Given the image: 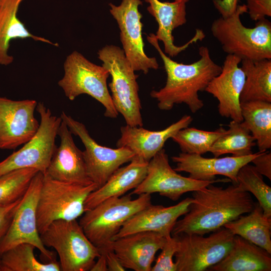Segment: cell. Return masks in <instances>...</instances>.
<instances>
[{"label": "cell", "instance_id": "d6986e66", "mask_svg": "<svg viewBox=\"0 0 271 271\" xmlns=\"http://www.w3.org/2000/svg\"><path fill=\"white\" fill-rule=\"evenodd\" d=\"M190 0H175L172 2L159 0H145L149 4L147 11L158 24L155 34L158 41L164 45V51L169 57H175L185 50L190 45L202 41L205 37L204 32L196 29L193 37L185 44L178 46L174 44V30L185 24L186 19V4Z\"/></svg>", "mask_w": 271, "mask_h": 271}, {"label": "cell", "instance_id": "277c9868", "mask_svg": "<svg viewBox=\"0 0 271 271\" xmlns=\"http://www.w3.org/2000/svg\"><path fill=\"white\" fill-rule=\"evenodd\" d=\"M151 204V196L142 194L112 197L84 212L79 222L86 236L99 250L104 249L132 216Z\"/></svg>", "mask_w": 271, "mask_h": 271}, {"label": "cell", "instance_id": "9a60e30c", "mask_svg": "<svg viewBox=\"0 0 271 271\" xmlns=\"http://www.w3.org/2000/svg\"><path fill=\"white\" fill-rule=\"evenodd\" d=\"M37 104L0 96V149H16L35 134L40 125L34 116Z\"/></svg>", "mask_w": 271, "mask_h": 271}, {"label": "cell", "instance_id": "4fadbf2b", "mask_svg": "<svg viewBox=\"0 0 271 271\" xmlns=\"http://www.w3.org/2000/svg\"><path fill=\"white\" fill-rule=\"evenodd\" d=\"M228 181H230L229 179L203 181L183 176L171 167L168 156L162 149L148 162L145 178L129 194L158 193L175 201L184 193L201 189L211 184Z\"/></svg>", "mask_w": 271, "mask_h": 271}, {"label": "cell", "instance_id": "ba28073f", "mask_svg": "<svg viewBox=\"0 0 271 271\" xmlns=\"http://www.w3.org/2000/svg\"><path fill=\"white\" fill-rule=\"evenodd\" d=\"M64 70V76L58 84L70 100L81 94H87L105 107V116L112 118L117 116L118 113L107 88V79L110 74L106 68L74 51L67 56Z\"/></svg>", "mask_w": 271, "mask_h": 271}, {"label": "cell", "instance_id": "ac0fdd59", "mask_svg": "<svg viewBox=\"0 0 271 271\" xmlns=\"http://www.w3.org/2000/svg\"><path fill=\"white\" fill-rule=\"evenodd\" d=\"M166 239L167 237L157 232H139L114 239L102 250L113 251L125 268L151 271L155 254Z\"/></svg>", "mask_w": 271, "mask_h": 271}, {"label": "cell", "instance_id": "f546056e", "mask_svg": "<svg viewBox=\"0 0 271 271\" xmlns=\"http://www.w3.org/2000/svg\"><path fill=\"white\" fill-rule=\"evenodd\" d=\"M229 129L220 137L210 149L214 157L231 154L234 156H244L252 154V148L256 145L250 131L242 122L232 120Z\"/></svg>", "mask_w": 271, "mask_h": 271}, {"label": "cell", "instance_id": "1f68e13d", "mask_svg": "<svg viewBox=\"0 0 271 271\" xmlns=\"http://www.w3.org/2000/svg\"><path fill=\"white\" fill-rule=\"evenodd\" d=\"M39 172L35 168L14 170L0 176V206L11 204L21 199L31 182Z\"/></svg>", "mask_w": 271, "mask_h": 271}, {"label": "cell", "instance_id": "4dcf8cb0", "mask_svg": "<svg viewBox=\"0 0 271 271\" xmlns=\"http://www.w3.org/2000/svg\"><path fill=\"white\" fill-rule=\"evenodd\" d=\"M226 131L222 127L215 131L187 127L179 130L171 139L179 145L182 152L201 155L209 152L215 141Z\"/></svg>", "mask_w": 271, "mask_h": 271}, {"label": "cell", "instance_id": "83f0119b", "mask_svg": "<svg viewBox=\"0 0 271 271\" xmlns=\"http://www.w3.org/2000/svg\"><path fill=\"white\" fill-rule=\"evenodd\" d=\"M242 122L250 131L259 152L271 148V102H240Z\"/></svg>", "mask_w": 271, "mask_h": 271}, {"label": "cell", "instance_id": "d6a6232c", "mask_svg": "<svg viewBox=\"0 0 271 271\" xmlns=\"http://www.w3.org/2000/svg\"><path fill=\"white\" fill-rule=\"evenodd\" d=\"M237 185L244 191L251 193L257 199L263 213L271 218V188L254 166L246 164L238 171Z\"/></svg>", "mask_w": 271, "mask_h": 271}, {"label": "cell", "instance_id": "e0dca14e", "mask_svg": "<svg viewBox=\"0 0 271 271\" xmlns=\"http://www.w3.org/2000/svg\"><path fill=\"white\" fill-rule=\"evenodd\" d=\"M259 153V151L244 156L207 158L201 155L182 152L171 158L176 164L174 169L177 172L189 173V177L192 179L210 181L214 180L216 175H222L229 179L233 184L237 185V175L239 170L251 163Z\"/></svg>", "mask_w": 271, "mask_h": 271}, {"label": "cell", "instance_id": "7c38bea8", "mask_svg": "<svg viewBox=\"0 0 271 271\" xmlns=\"http://www.w3.org/2000/svg\"><path fill=\"white\" fill-rule=\"evenodd\" d=\"M43 178V174L39 171L32 179L0 243V255L19 244L28 243L35 246L49 261L56 259L54 252L43 244L37 227V207Z\"/></svg>", "mask_w": 271, "mask_h": 271}, {"label": "cell", "instance_id": "603a6c76", "mask_svg": "<svg viewBox=\"0 0 271 271\" xmlns=\"http://www.w3.org/2000/svg\"><path fill=\"white\" fill-rule=\"evenodd\" d=\"M148 162L135 156L128 165L117 169L104 184L90 193L84 203V211L137 188L146 177Z\"/></svg>", "mask_w": 271, "mask_h": 271}, {"label": "cell", "instance_id": "6da1fadb", "mask_svg": "<svg viewBox=\"0 0 271 271\" xmlns=\"http://www.w3.org/2000/svg\"><path fill=\"white\" fill-rule=\"evenodd\" d=\"M192 193L189 210L176 221L172 235L213 232L250 212L255 204L250 193L237 184L223 188L211 184Z\"/></svg>", "mask_w": 271, "mask_h": 271}, {"label": "cell", "instance_id": "ffe728a7", "mask_svg": "<svg viewBox=\"0 0 271 271\" xmlns=\"http://www.w3.org/2000/svg\"><path fill=\"white\" fill-rule=\"evenodd\" d=\"M57 134L60 144L56 147L45 174L65 182L83 185L93 183L88 175L82 151L76 146L72 133L62 120Z\"/></svg>", "mask_w": 271, "mask_h": 271}, {"label": "cell", "instance_id": "9c48e42d", "mask_svg": "<svg viewBox=\"0 0 271 271\" xmlns=\"http://www.w3.org/2000/svg\"><path fill=\"white\" fill-rule=\"evenodd\" d=\"M40 116L39 128L22 148L0 162V176L24 168H35L45 174L57 147L55 140L62 119L52 114L43 102L36 108Z\"/></svg>", "mask_w": 271, "mask_h": 271}, {"label": "cell", "instance_id": "8d00e7d4", "mask_svg": "<svg viewBox=\"0 0 271 271\" xmlns=\"http://www.w3.org/2000/svg\"><path fill=\"white\" fill-rule=\"evenodd\" d=\"M256 170L262 176L271 180V153L260 152L259 154L251 162Z\"/></svg>", "mask_w": 271, "mask_h": 271}, {"label": "cell", "instance_id": "d590c367", "mask_svg": "<svg viewBox=\"0 0 271 271\" xmlns=\"http://www.w3.org/2000/svg\"><path fill=\"white\" fill-rule=\"evenodd\" d=\"M22 198L11 204L0 206V243L10 226Z\"/></svg>", "mask_w": 271, "mask_h": 271}, {"label": "cell", "instance_id": "52a82bcc", "mask_svg": "<svg viewBox=\"0 0 271 271\" xmlns=\"http://www.w3.org/2000/svg\"><path fill=\"white\" fill-rule=\"evenodd\" d=\"M43 244L58 254L61 270H90L100 253L77 220L53 221L41 234Z\"/></svg>", "mask_w": 271, "mask_h": 271}, {"label": "cell", "instance_id": "3957f363", "mask_svg": "<svg viewBox=\"0 0 271 271\" xmlns=\"http://www.w3.org/2000/svg\"><path fill=\"white\" fill-rule=\"evenodd\" d=\"M247 13L246 5H238L227 17H221L212 23V35L228 54L242 60L271 59V23L266 19L256 22L253 28L244 26L240 16Z\"/></svg>", "mask_w": 271, "mask_h": 271}, {"label": "cell", "instance_id": "d4e9b609", "mask_svg": "<svg viewBox=\"0 0 271 271\" xmlns=\"http://www.w3.org/2000/svg\"><path fill=\"white\" fill-rule=\"evenodd\" d=\"M25 0H0V64H11L14 57L8 53L10 42L15 39L31 38L58 47V43L31 33L20 20L17 14L20 5Z\"/></svg>", "mask_w": 271, "mask_h": 271}, {"label": "cell", "instance_id": "2e32d148", "mask_svg": "<svg viewBox=\"0 0 271 271\" xmlns=\"http://www.w3.org/2000/svg\"><path fill=\"white\" fill-rule=\"evenodd\" d=\"M241 59L228 54L220 73L214 77L205 91L218 101V110L221 116L242 122L240 95L245 80V74L239 67Z\"/></svg>", "mask_w": 271, "mask_h": 271}, {"label": "cell", "instance_id": "74e56055", "mask_svg": "<svg viewBox=\"0 0 271 271\" xmlns=\"http://www.w3.org/2000/svg\"><path fill=\"white\" fill-rule=\"evenodd\" d=\"M238 0H212L216 9L222 17H227L236 11Z\"/></svg>", "mask_w": 271, "mask_h": 271}, {"label": "cell", "instance_id": "44dd1931", "mask_svg": "<svg viewBox=\"0 0 271 271\" xmlns=\"http://www.w3.org/2000/svg\"><path fill=\"white\" fill-rule=\"evenodd\" d=\"M191 200L187 197L169 207L151 203L129 218L113 240L143 231L157 232L165 237L171 236L178 219L188 211Z\"/></svg>", "mask_w": 271, "mask_h": 271}, {"label": "cell", "instance_id": "7402d4cb", "mask_svg": "<svg viewBox=\"0 0 271 271\" xmlns=\"http://www.w3.org/2000/svg\"><path fill=\"white\" fill-rule=\"evenodd\" d=\"M192 120L190 115H185L165 129L156 131L126 124L120 128L121 136L116 143V147L129 149L136 156L149 162L163 149L169 139H171L180 129L188 127Z\"/></svg>", "mask_w": 271, "mask_h": 271}, {"label": "cell", "instance_id": "7a4b0ae2", "mask_svg": "<svg viewBox=\"0 0 271 271\" xmlns=\"http://www.w3.org/2000/svg\"><path fill=\"white\" fill-rule=\"evenodd\" d=\"M147 40L158 52L167 74L165 85L150 93L157 100L159 108L169 110L175 104L184 103L192 113L197 112L204 106L198 92L205 91L211 80L220 73L222 67L213 61L206 46L199 47L198 60L186 64L168 56L160 47L155 34L147 35Z\"/></svg>", "mask_w": 271, "mask_h": 271}, {"label": "cell", "instance_id": "30bf717a", "mask_svg": "<svg viewBox=\"0 0 271 271\" xmlns=\"http://www.w3.org/2000/svg\"><path fill=\"white\" fill-rule=\"evenodd\" d=\"M174 256L177 271H204L221 261L233 244L232 232L223 227L209 236L181 234Z\"/></svg>", "mask_w": 271, "mask_h": 271}, {"label": "cell", "instance_id": "ab89813d", "mask_svg": "<svg viewBox=\"0 0 271 271\" xmlns=\"http://www.w3.org/2000/svg\"><path fill=\"white\" fill-rule=\"evenodd\" d=\"M100 253V255L95 261L90 270V271H108L105 252L101 251Z\"/></svg>", "mask_w": 271, "mask_h": 271}, {"label": "cell", "instance_id": "836d02e7", "mask_svg": "<svg viewBox=\"0 0 271 271\" xmlns=\"http://www.w3.org/2000/svg\"><path fill=\"white\" fill-rule=\"evenodd\" d=\"M178 239L177 236L171 235L167 237L166 241L161 249L155 264L152 266L151 271H177L173 257L177 250Z\"/></svg>", "mask_w": 271, "mask_h": 271}, {"label": "cell", "instance_id": "f35d334b", "mask_svg": "<svg viewBox=\"0 0 271 271\" xmlns=\"http://www.w3.org/2000/svg\"><path fill=\"white\" fill-rule=\"evenodd\" d=\"M104 251L105 254L108 270L124 271L125 267L122 265L115 253L110 249H105L100 251Z\"/></svg>", "mask_w": 271, "mask_h": 271}, {"label": "cell", "instance_id": "8fae6325", "mask_svg": "<svg viewBox=\"0 0 271 271\" xmlns=\"http://www.w3.org/2000/svg\"><path fill=\"white\" fill-rule=\"evenodd\" d=\"M60 117L72 133L78 137L85 147L82 151L88 175L97 187L102 186L123 164L136 156L129 149H112L98 144L89 134L85 125L62 111Z\"/></svg>", "mask_w": 271, "mask_h": 271}, {"label": "cell", "instance_id": "4316f807", "mask_svg": "<svg viewBox=\"0 0 271 271\" xmlns=\"http://www.w3.org/2000/svg\"><path fill=\"white\" fill-rule=\"evenodd\" d=\"M241 63L245 80L240 102L260 100L271 102V59L242 60Z\"/></svg>", "mask_w": 271, "mask_h": 271}, {"label": "cell", "instance_id": "5b68a950", "mask_svg": "<svg viewBox=\"0 0 271 271\" xmlns=\"http://www.w3.org/2000/svg\"><path fill=\"white\" fill-rule=\"evenodd\" d=\"M96 189L94 183L83 185L65 182L44 174L37 207L40 234L54 221L76 220L82 216L86 198Z\"/></svg>", "mask_w": 271, "mask_h": 271}, {"label": "cell", "instance_id": "5bb4252c", "mask_svg": "<svg viewBox=\"0 0 271 271\" xmlns=\"http://www.w3.org/2000/svg\"><path fill=\"white\" fill-rule=\"evenodd\" d=\"M141 0H122L118 6L109 3L110 13L116 21L120 30V40L123 51L134 71L147 74L150 69H157L155 57H149L145 52L142 37V15L139 7Z\"/></svg>", "mask_w": 271, "mask_h": 271}, {"label": "cell", "instance_id": "e575fe53", "mask_svg": "<svg viewBox=\"0 0 271 271\" xmlns=\"http://www.w3.org/2000/svg\"><path fill=\"white\" fill-rule=\"evenodd\" d=\"M250 18L257 21L271 16V0H246Z\"/></svg>", "mask_w": 271, "mask_h": 271}, {"label": "cell", "instance_id": "cb8c5ba5", "mask_svg": "<svg viewBox=\"0 0 271 271\" xmlns=\"http://www.w3.org/2000/svg\"><path fill=\"white\" fill-rule=\"evenodd\" d=\"M271 253L238 235L226 256L210 267L212 271H270Z\"/></svg>", "mask_w": 271, "mask_h": 271}, {"label": "cell", "instance_id": "484cf974", "mask_svg": "<svg viewBox=\"0 0 271 271\" xmlns=\"http://www.w3.org/2000/svg\"><path fill=\"white\" fill-rule=\"evenodd\" d=\"M234 235H238L271 253V218L265 216L258 202L248 214L242 215L226 224Z\"/></svg>", "mask_w": 271, "mask_h": 271}, {"label": "cell", "instance_id": "8992f818", "mask_svg": "<svg viewBox=\"0 0 271 271\" xmlns=\"http://www.w3.org/2000/svg\"><path fill=\"white\" fill-rule=\"evenodd\" d=\"M98 58L111 76L108 86L116 110L122 115L126 124L142 126L138 75L135 74L123 50L115 45H106L98 50Z\"/></svg>", "mask_w": 271, "mask_h": 271}, {"label": "cell", "instance_id": "f1b7e54d", "mask_svg": "<svg viewBox=\"0 0 271 271\" xmlns=\"http://www.w3.org/2000/svg\"><path fill=\"white\" fill-rule=\"evenodd\" d=\"M33 245L23 243L0 255V271H60L59 262L54 260L47 263L39 261L34 255Z\"/></svg>", "mask_w": 271, "mask_h": 271}]
</instances>
